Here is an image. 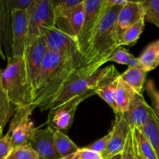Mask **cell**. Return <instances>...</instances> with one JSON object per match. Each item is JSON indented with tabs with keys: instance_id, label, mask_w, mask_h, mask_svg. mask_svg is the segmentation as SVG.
<instances>
[{
	"instance_id": "30",
	"label": "cell",
	"mask_w": 159,
	"mask_h": 159,
	"mask_svg": "<svg viewBox=\"0 0 159 159\" xmlns=\"http://www.w3.org/2000/svg\"><path fill=\"white\" fill-rule=\"evenodd\" d=\"M134 57V56L130 54L126 48L123 47H118L111 53L110 56L107 59V62H116L117 64L129 66Z\"/></svg>"
},
{
	"instance_id": "27",
	"label": "cell",
	"mask_w": 159,
	"mask_h": 159,
	"mask_svg": "<svg viewBox=\"0 0 159 159\" xmlns=\"http://www.w3.org/2000/svg\"><path fill=\"white\" fill-rule=\"evenodd\" d=\"M55 20L65 19L83 0H51Z\"/></svg>"
},
{
	"instance_id": "26",
	"label": "cell",
	"mask_w": 159,
	"mask_h": 159,
	"mask_svg": "<svg viewBox=\"0 0 159 159\" xmlns=\"http://www.w3.org/2000/svg\"><path fill=\"white\" fill-rule=\"evenodd\" d=\"M120 75L102 85L96 91V95H98L102 100L105 101L111 107L115 114L117 113L116 103H115V94H116V89Z\"/></svg>"
},
{
	"instance_id": "32",
	"label": "cell",
	"mask_w": 159,
	"mask_h": 159,
	"mask_svg": "<svg viewBox=\"0 0 159 159\" xmlns=\"http://www.w3.org/2000/svg\"><path fill=\"white\" fill-rule=\"evenodd\" d=\"M112 136V131L110 130L107 134H106L105 136L102 137V138H100L98 141H95V142L92 143L89 145L86 146V148L89 149V150L93 151V152H98V153L101 154L102 155L106 150H107V147L109 145V143L110 141V138Z\"/></svg>"
},
{
	"instance_id": "12",
	"label": "cell",
	"mask_w": 159,
	"mask_h": 159,
	"mask_svg": "<svg viewBox=\"0 0 159 159\" xmlns=\"http://www.w3.org/2000/svg\"><path fill=\"white\" fill-rule=\"evenodd\" d=\"M130 130L126 113H116L113 128L111 129L110 141L107 150L102 154L103 159H110L118 154L122 153Z\"/></svg>"
},
{
	"instance_id": "37",
	"label": "cell",
	"mask_w": 159,
	"mask_h": 159,
	"mask_svg": "<svg viewBox=\"0 0 159 159\" xmlns=\"http://www.w3.org/2000/svg\"><path fill=\"white\" fill-rule=\"evenodd\" d=\"M128 2V0H106V5L108 7L124 6Z\"/></svg>"
},
{
	"instance_id": "1",
	"label": "cell",
	"mask_w": 159,
	"mask_h": 159,
	"mask_svg": "<svg viewBox=\"0 0 159 159\" xmlns=\"http://www.w3.org/2000/svg\"><path fill=\"white\" fill-rule=\"evenodd\" d=\"M82 66L85 65L79 61L48 51L42 65L32 104L40 109L41 112L49 110L53 100L60 93L70 76Z\"/></svg>"
},
{
	"instance_id": "2",
	"label": "cell",
	"mask_w": 159,
	"mask_h": 159,
	"mask_svg": "<svg viewBox=\"0 0 159 159\" xmlns=\"http://www.w3.org/2000/svg\"><path fill=\"white\" fill-rule=\"evenodd\" d=\"M108 57H103L95 63L78 68L70 76L60 93L53 100L50 109L58 107L75 96L87 94L94 96L99 87L119 75V71L114 65L101 68L107 62Z\"/></svg>"
},
{
	"instance_id": "5",
	"label": "cell",
	"mask_w": 159,
	"mask_h": 159,
	"mask_svg": "<svg viewBox=\"0 0 159 159\" xmlns=\"http://www.w3.org/2000/svg\"><path fill=\"white\" fill-rule=\"evenodd\" d=\"M106 0H84L85 19L79 36L76 38L81 54L85 61L90 43L102 14L106 10Z\"/></svg>"
},
{
	"instance_id": "17",
	"label": "cell",
	"mask_w": 159,
	"mask_h": 159,
	"mask_svg": "<svg viewBox=\"0 0 159 159\" xmlns=\"http://www.w3.org/2000/svg\"><path fill=\"white\" fill-rule=\"evenodd\" d=\"M85 19L84 0L75 7L69 16L65 19L55 20V26L65 34L76 39L82 27Z\"/></svg>"
},
{
	"instance_id": "14",
	"label": "cell",
	"mask_w": 159,
	"mask_h": 159,
	"mask_svg": "<svg viewBox=\"0 0 159 159\" xmlns=\"http://www.w3.org/2000/svg\"><path fill=\"white\" fill-rule=\"evenodd\" d=\"M153 113V110L144 100L143 95L136 93L126 112L130 129L141 130L151 119Z\"/></svg>"
},
{
	"instance_id": "9",
	"label": "cell",
	"mask_w": 159,
	"mask_h": 159,
	"mask_svg": "<svg viewBox=\"0 0 159 159\" xmlns=\"http://www.w3.org/2000/svg\"><path fill=\"white\" fill-rule=\"evenodd\" d=\"M93 96L91 94L78 96L67 102L48 110L47 127L54 130L66 133L71 128L74 122L75 115L79 104L88 98Z\"/></svg>"
},
{
	"instance_id": "22",
	"label": "cell",
	"mask_w": 159,
	"mask_h": 159,
	"mask_svg": "<svg viewBox=\"0 0 159 159\" xmlns=\"http://www.w3.org/2000/svg\"><path fill=\"white\" fill-rule=\"evenodd\" d=\"M54 144L56 152L60 158H65L73 155L79 149L66 134L60 130L54 131Z\"/></svg>"
},
{
	"instance_id": "11",
	"label": "cell",
	"mask_w": 159,
	"mask_h": 159,
	"mask_svg": "<svg viewBox=\"0 0 159 159\" xmlns=\"http://www.w3.org/2000/svg\"><path fill=\"white\" fill-rule=\"evenodd\" d=\"M12 17V57H23L27 45L29 24L26 10H14Z\"/></svg>"
},
{
	"instance_id": "21",
	"label": "cell",
	"mask_w": 159,
	"mask_h": 159,
	"mask_svg": "<svg viewBox=\"0 0 159 159\" xmlns=\"http://www.w3.org/2000/svg\"><path fill=\"white\" fill-rule=\"evenodd\" d=\"M131 130L134 144L138 159H157L153 148L144 133L138 128Z\"/></svg>"
},
{
	"instance_id": "3",
	"label": "cell",
	"mask_w": 159,
	"mask_h": 159,
	"mask_svg": "<svg viewBox=\"0 0 159 159\" xmlns=\"http://www.w3.org/2000/svg\"><path fill=\"white\" fill-rule=\"evenodd\" d=\"M122 7H108L106 5L105 12L102 14L92 38L89 50L85 57V65L95 63L103 57H110L111 53L117 48L116 20L118 13Z\"/></svg>"
},
{
	"instance_id": "18",
	"label": "cell",
	"mask_w": 159,
	"mask_h": 159,
	"mask_svg": "<svg viewBox=\"0 0 159 159\" xmlns=\"http://www.w3.org/2000/svg\"><path fill=\"white\" fill-rule=\"evenodd\" d=\"M147 73V71L139 65L134 68H128L124 72L120 75V78L131 87L135 93L143 95Z\"/></svg>"
},
{
	"instance_id": "29",
	"label": "cell",
	"mask_w": 159,
	"mask_h": 159,
	"mask_svg": "<svg viewBox=\"0 0 159 159\" xmlns=\"http://www.w3.org/2000/svg\"><path fill=\"white\" fill-rule=\"evenodd\" d=\"M7 159H40L37 152L29 144L12 148Z\"/></svg>"
},
{
	"instance_id": "41",
	"label": "cell",
	"mask_w": 159,
	"mask_h": 159,
	"mask_svg": "<svg viewBox=\"0 0 159 159\" xmlns=\"http://www.w3.org/2000/svg\"><path fill=\"white\" fill-rule=\"evenodd\" d=\"M2 132H3V130L0 128V137L2 136Z\"/></svg>"
},
{
	"instance_id": "33",
	"label": "cell",
	"mask_w": 159,
	"mask_h": 159,
	"mask_svg": "<svg viewBox=\"0 0 159 159\" xmlns=\"http://www.w3.org/2000/svg\"><path fill=\"white\" fill-rule=\"evenodd\" d=\"M122 158L123 159H138L137 155L136 150H135L134 144L133 140V133L132 130H130L128 137L127 138L125 146L122 152Z\"/></svg>"
},
{
	"instance_id": "8",
	"label": "cell",
	"mask_w": 159,
	"mask_h": 159,
	"mask_svg": "<svg viewBox=\"0 0 159 159\" xmlns=\"http://www.w3.org/2000/svg\"><path fill=\"white\" fill-rule=\"evenodd\" d=\"M26 13L29 24L28 45L41 36L42 28L55 26V17L51 0H34L26 9Z\"/></svg>"
},
{
	"instance_id": "36",
	"label": "cell",
	"mask_w": 159,
	"mask_h": 159,
	"mask_svg": "<svg viewBox=\"0 0 159 159\" xmlns=\"http://www.w3.org/2000/svg\"><path fill=\"white\" fill-rule=\"evenodd\" d=\"M34 0H6V6L11 12L14 10H26Z\"/></svg>"
},
{
	"instance_id": "16",
	"label": "cell",
	"mask_w": 159,
	"mask_h": 159,
	"mask_svg": "<svg viewBox=\"0 0 159 159\" xmlns=\"http://www.w3.org/2000/svg\"><path fill=\"white\" fill-rule=\"evenodd\" d=\"M0 46L6 59L12 57V17L6 0H0Z\"/></svg>"
},
{
	"instance_id": "24",
	"label": "cell",
	"mask_w": 159,
	"mask_h": 159,
	"mask_svg": "<svg viewBox=\"0 0 159 159\" xmlns=\"http://www.w3.org/2000/svg\"><path fill=\"white\" fill-rule=\"evenodd\" d=\"M141 130L150 141L157 159H159V122L155 113Z\"/></svg>"
},
{
	"instance_id": "10",
	"label": "cell",
	"mask_w": 159,
	"mask_h": 159,
	"mask_svg": "<svg viewBox=\"0 0 159 159\" xmlns=\"http://www.w3.org/2000/svg\"><path fill=\"white\" fill-rule=\"evenodd\" d=\"M48 51L45 40L41 35L26 46L23 54V58L28 80L32 89L33 98L37 88L42 65Z\"/></svg>"
},
{
	"instance_id": "39",
	"label": "cell",
	"mask_w": 159,
	"mask_h": 159,
	"mask_svg": "<svg viewBox=\"0 0 159 159\" xmlns=\"http://www.w3.org/2000/svg\"><path fill=\"white\" fill-rule=\"evenodd\" d=\"M110 159H123L122 158V153L118 154V155H115V156L112 157V158H110Z\"/></svg>"
},
{
	"instance_id": "28",
	"label": "cell",
	"mask_w": 159,
	"mask_h": 159,
	"mask_svg": "<svg viewBox=\"0 0 159 159\" xmlns=\"http://www.w3.org/2000/svg\"><path fill=\"white\" fill-rule=\"evenodd\" d=\"M144 22L151 23L159 28V0L142 1Z\"/></svg>"
},
{
	"instance_id": "13",
	"label": "cell",
	"mask_w": 159,
	"mask_h": 159,
	"mask_svg": "<svg viewBox=\"0 0 159 159\" xmlns=\"http://www.w3.org/2000/svg\"><path fill=\"white\" fill-rule=\"evenodd\" d=\"M54 130L47 127L46 129H37L29 144L37 152L40 159L61 158L56 152L54 144Z\"/></svg>"
},
{
	"instance_id": "38",
	"label": "cell",
	"mask_w": 159,
	"mask_h": 159,
	"mask_svg": "<svg viewBox=\"0 0 159 159\" xmlns=\"http://www.w3.org/2000/svg\"><path fill=\"white\" fill-rule=\"evenodd\" d=\"M0 57H1L2 59H3V60H6V57H5L4 52H3V50H2V48L1 46H0Z\"/></svg>"
},
{
	"instance_id": "23",
	"label": "cell",
	"mask_w": 159,
	"mask_h": 159,
	"mask_svg": "<svg viewBox=\"0 0 159 159\" xmlns=\"http://www.w3.org/2000/svg\"><path fill=\"white\" fill-rule=\"evenodd\" d=\"M144 18L141 19L139 21L126 30L119 37H118L117 42H116V46L123 47L124 45L126 46H130L137 43L138 39L141 37V34L143 33L144 27Z\"/></svg>"
},
{
	"instance_id": "35",
	"label": "cell",
	"mask_w": 159,
	"mask_h": 159,
	"mask_svg": "<svg viewBox=\"0 0 159 159\" xmlns=\"http://www.w3.org/2000/svg\"><path fill=\"white\" fill-rule=\"evenodd\" d=\"M12 148L13 146L7 134L0 137V159H7Z\"/></svg>"
},
{
	"instance_id": "4",
	"label": "cell",
	"mask_w": 159,
	"mask_h": 159,
	"mask_svg": "<svg viewBox=\"0 0 159 159\" xmlns=\"http://www.w3.org/2000/svg\"><path fill=\"white\" fill-rule=\"evenodd\" d=\"M1 71V83L9 101L16 108L32 104L33 91L23 57H10Z\"/></svg>"
},
{
	"instance_id": "25",
	"label": "cell",
	"mask_w": 159,
	"mask_h": 159,
	"mask_svg": "<svg viewBox=\"0 0 159 159\" xmlns=\"http://www.w3.org/2000/svg\"><path fill=\"white\" fill-rule=\"evenodd\" d=\"M1 71L2 70L0 69V75ZM16 110V107L9 101L7 95L3 89L0 78V128L2 130H4L7 123L11 120Z\"/></svg>"
},
{
	"instance_id": "6",
	"label": "cell",
	"mask_w": 159,
	"mask_h": 159,
	"mask_svg": "<svg viewBox=\"0 0 159 159\" xmlns=\"http://www.w3.org/2000/svg\"><path fill=\"white\" fill-rule=\"evenodd\" d=\"M48 51L75 59L85 65V58L81 54L76 39L54 26H46L40 30Z\"/></svg>"
},
{
	"instance_id": "20",
	"label": "cell",
	"mask_w": 159,
	"mask_h": 159,
	"mask_svg": "<svg viewBox=\"0 0 159 159\" xmlns=\"http://www.w3.org/2000/svg\"><path fill=\"white\" fill-rule=\"evenodd\" d=\"M138 58L145 71L155 69L159 65V39L149 43Z\"/></svg>"
},
{
	"instance_id": "40",
	"label": "cell",
	"mask_w": 159,
	"mask_h": 159,
	"mask_svg": "<svg viewBox=\"0 0 159 159\" xmlns=\"http://www.w3.org/2000/svg\"><path fill=\"white\" fill-rule=\"evenodd\" d=\"M70 156H71V155H69V156H68V157H65V158H61L58 159H70Z\"/></svg>"
},
{
	"instance_id": "19",
	"label": "cell",
	"mask_w": 159,
	"mask_h": 159,
	"mask_svg": "<svg viewBox=\"0 0 159 159\" xmlns=\"http://www.w3.org/2000/svg\"><path fill=\"white\" fill-rule=\"evenodd\" d=\"M135 94L136 93L134 90L119 77L115 94V103L117 112L116 113H124L127 111Z\"/></svg>"
},
{
	"instance_id": "34",
	"label": "cell",
	"mask_w": 159,
	"mask_h": 159,
	"mask_svg": "<svg viewBox=\"0 0 159 159\" xmlns=\"http://www.w3.org/2000/svg\"><path fill=\"white\" fill-rule=\"evenodd\" d=\"M70 159H103L102 155L86 148H79L70 156Z\"/></svg>"
},
{
	"instance_id": "31",
	"label": "cell",
	"mask_w": 159,
	"mask_h": 159,
	"mask_svg": "<svg viewBox=\"0 0 159 159\" xmlns=\"http://www.w3.org/2000/svg\"><path fill=\"white\" fill-rule=\"evenodd\" d=\"M145 90L152 101V108L159 122V91L153 80H148L145 85Z\"/></svg>"
},
{
	"instance_id": "7",
	"label": "cell",
	"mask_w": 159,
	"mask_h": 159,
	"mask_svg": "<svg viewBox=\"0 0 159 159\" xmlns=\"http://www.w3.org/2000/svg\"><path fill=\"white\" fill-rule=\"evenodd\" d=\"M36 108L34 104L18 107L12 115L6 134L10 138L13 148L29 144L37 130L31 120V114Z\"/></svg>"
},
{
	"instance_id": "15",
	"label": "cell",
	"mask_w": 159,
	"mask_h": 159,
	"mask_svg": "<svg viewBox=\"0 0 159 159\" xmlns=\"http://www.w3.org/2000/svg\"><path fill=\"white\" fill-rule=\"evenodd\" d=\"M144 18L142 1H128L120 10L116 20V33L118 37L134 23Z\"/></svg>"
}]
</instances>
